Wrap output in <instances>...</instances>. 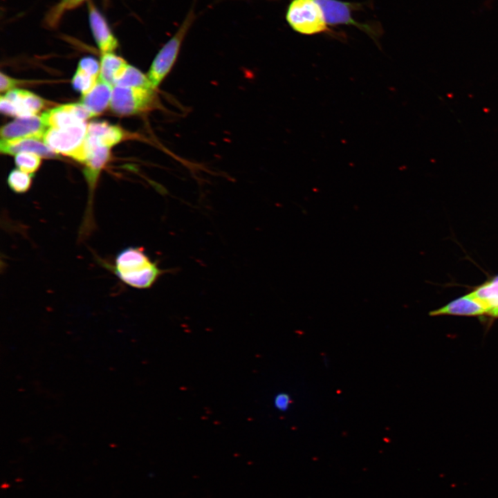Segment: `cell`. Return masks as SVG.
Masks as SVG:
<instances>
[{
  "label": "cell",
  "instance_id": "obj_26",
  "mask_svg": "<svg viewBox=\"0 0 498 498\" xmlns=\"http://www.w3.org/2000/svg\"><path fill=\"white\" fill-rule=\"evenodd\" d=\"M491 316L493 317H498V310L495 311L494 313H492Z\"/></svg>",
  "mask_w": 498,
  "mask_h": 498
},
{
  "label": "cell",
  "instance_id": "obj_17",
  "mask_svg": "<svg viewBox=\"0 0 498 498\" xmlns=\"http://www.w3.org/2000/svg\"><path fill=\"white\" fill-rule=\"evenodd\" d=\"M114 86L153 89L147 75L129 64L115 81Z\"/></svg>",
  "mask_w": 498,
  "mask_h": 498
},
{
  "label": "cell",
  "instance_id": "obj_3",
  "mask_svg": "<svg viewBox=\"0 0 498 498\" xmlns=\"http://www.w3.org/2000/svg\"><path fill=\"white\" fill-rule=\"evenodd\" d=\"M193 19V12H190L174 35L156 54L147 75L153 89H156L172 69Z\"/></svg>",
  "mask_w": 498,
  "mask_h": 498
},
{
  "label": "cell",
  "instance_id": "obj_25",
  "mask_svg": "<svg viewBox=\"0 0 498 498\" xmlns=\"http://www.w3.org/2000/svg\"><path fill=\"white\" fill-rule=\"evenodd\" d=\"M86 0H74L73 5H72V9L77 7L80 4H81L82 2H84Z\"/></svg>",
  "mask_w": 498,
  "mask_h": 498
},
{
  "label": "cell",
  "instance_id": "obj_7",
  "mask_svg": "<svg viewBox=\"0 0 498 498\" xmlns=\"http://www.w3.org/2000/svg\"><path fill=\"white\" fill-rule=\"evenodd\" d=\"M46 129L41 116L19 117L1 127V137L5 140L28 138L43 140Z\"/></svg>",
  "mask_w": 498,
  "mask_h": 498
},
{
  "label": "cell",
  "instance_id": "obj_5",
  "mask_svg": "<svg viewBox=\"0 0 498 498\" xmlns=\"http://www.w3.org/2000/svg\"><path fill=\"white\" fill-rule=\"evenodd\" d=\"M87 133L85 122L61 129H47L43 141L53 151L70 156L84 142Z\"/></svg>",
  "mask_w": 498,
  "mask_h": 498
},
{
  "label": "cell",
  "instance_id": "obj_4",
  "mask_svg": "<svg viewBox=\"0 0 498 498\" xmlns=\"http://www.w3.org/2000/svg\"><path fill=\"white\" fill-rule=\"evenodd\" d=\"M286 19L288 25L303 35H314L327 30L323 12L315 0H293Z\"/></svg>",
  "mask_w": 498,
  "mask_h": 498
},
{
  "label": "cell",
  "instance_id": "obj_2",
  "mask_svg": "<svg viewBox=\"0 0 498 498\" xmlns=\"http://www.w3.org/2000/svg\"><path fill=\"white\" fill-rule=\"evenodd\" d=\"M156 89L113 86L110 101L111 110L122 116L149 111L160 107Z\"/></svg>",
  "mask_w": 498,
  "mask_h": 498
},
{
  "label": "cell",
  "instance_id": "obj_9",
  "mask_svg": "<svg viewBox=\"0 0 498 498\" xmlns=\"http://www.w3.org/2000/svg\"><path fill=\"white\" fill-rule=\"evenodd\" d=\"M89 20L95 41L102 53H113L118 43L107 21L91 3L89 5Z\"/></svg>",
  "mask_w": 498,
  "mask_h": 498
},
{
  "label": "cell",
  "instance_id": "obj_13",
  "mask_svg": "<svg viewBox=\"0 0 498 498\" xmlns=\"http://www.w3.org/2000/svg\"><path fill=\"white\" fill-rule=\"evenodd\" d=\"M4 96L11 102L17 118L35 116L45 105L42 98L26 90L12 89Z\"/></svg>",
  "mask_w": 498,
  "mask_h": 498
},
{
  "label": "cell",
  "instance_id": "obj_10",
  "mask_svg": "<svg viewBox=\"0 0 498 498\" xmlns=\"http://www.w3.org/2000/svg\"><path fill=\"white\" fill-rule=\"evenodd\" d=\"M124 138L122 129L106 122H93L87 125L86 143L91 151L96 146L111 148Z\"/></svg>",
  "mask_w": 498,
  "mask_h": 498
},
{
  "label": "cell",
  "instance_id": "obj_11",
  "mask_svg": "<svg viewBox=\"0 0 498 498\" xmlns=\"http://www.w3.org/2000/svg\"><path fill=\"white\" fill-rule=\"evenodd\" d=\"M486 308L470 293L456 298L446 305L430 313L436 315L479 316L487 314Z\"/></svg>",
  "mask_w": 498,
  "mask_h": 498
},
{
  "label": "cell",
  "instance_id": "obj_16",
  "mask_svg": "<svg viewBox=\"0 0 498 498\" xmlns=\"http://www.w3.org/2000/svg\"><path fill=\"white\" fill-rule=\"evenodd\" d=\"M128 64L113 53H102L100 61V77L114 86L115 81Z\"/></svg>",
  "mask_w": 498,
  "mask_h": 498
},
{
  "label": "cell",
  "instance_id": "obj_22",
  "mask_svg": "<svg viewBox=\"0 0 498 498\" xmlns=\"http://www.w3.org/2000/svg\"><path fill=\"white\" fill-rule=\"evenodd\" d=\"M77 68L95 77L100 76V64L91 57H85L81 59L78 64Z\"/></svg>",
  "mask_w": 498,
  "mask_h": 498
},
{
  "label": "cell",
  "instance_id": "obj_18",
  "mask_svg": "<svg viewBox=\"0 0 498 498\" xmlns=\"http://www.w3.org/2000/svg\"><path fill=\"white\" fill-rule=\"evenodd\" d=\"M32 177L33 174L20 169H13L8 174V185L14 192L23 194L30 189L32 185Z\"/></svg>",
  "mask_w": 498,
  "mask_h": 498
},
{
  "label": "cell",
  "instance_id": "obj_20",
  "mask_svg": "<svg viewBox=\"0 0 498 498\" xmlns=\"http://www.w3.org/2000/svg\"><path fill=\"white\" fill-rule=\"evenodd\" d=\"M98 78L99 77L91 75L77 68L72 80V84L75 89L80 91L82 95H84L92 90Z\"/></svg>",
  "mask_w": 498,
  "mask_h": 498
},
{
  "label": "cell",
  "instance_id": "obj_14",
  "mask_svg": "<svg viewBox=\"0 0 498 498\" xmlns=\"http://www.w3.org/2000/svg\"><path fill=\"white\" fill-rule=\"evenodd\" d=\"M113 86L99 78L91 91L82 95L80 103L93 116L101 113L110 104Z\"/></svg>",
  "mask_w": 498,
  "mask_h": 498
},
{
  "label": "cell",
  "instance_id": "obj_8",
  "mask_svg": "<svg viewBox=\"0 0 498 498\" xmlns=\"http://www.w3.org/2000/svg\"><path fill=\"white\" fill-rule=\"evenodd\" d=\"M320 5L324 14L325 21L329 25H353L370 35H376L374 28L365 24L355 21L351 16L353 4L339 0H315Z\"/></svg>",
  "mask_w": 498,
  "mask_h": 498
},
{
  "label": "cell",
  "instance_id": "obj_19",
  "mask_svg": "<svg viewBox=\"0 0 498 498\" xmlns=\"http://www.w3.org/2000/svg\"><path fill=\"white\" fill-rule=\"evenodd\" d=\"M15 162L19 169L33 174L39 167L41 156L30 152H21L15 155Z\"/></svg>",
  "mask_w": 498,
  "mask_h": 498
},
{
  "label": "cell",
  "instance_id": "obj_21",
  "mask_svg": "<svg viewBox=\"0 0 498 498\" xmlns=\"http://www.w3.org/2000/svg\"><path fill=\"white\" fill-rule=\"evenodd\" d=\"M74 0H61L48 12L46 18V23L50 27H55L59 21L63 14L68 10L72 9Z\"/></svg>",
  "mask_w": 498,
  "mask_h": 498
},
{
  "label": "cell",
  "instance_id": "obj_12",
  "mask_svg": "<svg viewBox=\"0 0 498 498\" xmlns=\"http://www.w3.org/2000/svg\"><path fill=\"white\" fill-rule=\"evenodd\" d=\"M0 151L2 154L10 155H16L21 152H30L44 158H55L57 154L47 146L42 139L36 138L11 140H1Z\"/></svg>",
  "mask_w": 498,
  "mask_h": 498
},
{
  "label": "cell",
  "instance_id": "obj_15",
  "mask_svg": "<svg viewBox=\"0 0 498 498\" xmlns=\"http://www.w3.org/2000/svg\"><path fill=\"white\" fill-rule=\"evenodd\" d=\"M470 294L486 308L488 315L498 310V275L475 288Z\"/></svg>",
  "mask_w": 498,
  "mask_h": 498
},
{
  "label": "cell",
  "instance_id": "obj_6",
  "mask_svg": "<svg viewBox=\"0 0 498 498\" xmlns=\"http://www.w3.org/2000/svg\"><path fill=\"white\" fill-rule=\"evenodd\" d=\"M93 115L81 103L59 106L42 115L47 129H61L84 122Z\"/></svg>",
  "mask_w": 498,
  "mask_h": 498
},
{
  "label": "cell",
  "instance_id": "obj_1",
  "mask_svg": "<svg viewBox=\"0 0 498 498\" xmlns=\"http://www.w3.org/2000/svg\"><path fill=\"white\" fill-rule=\"evenodd\" d=\"M111 270L123 283L139 289L151 287L163 273L143 248L135 246L120 250Z\"/></svg>",
  "mask_w": 498,
  "mask_h": 498
},
{
  "label": "cell",
  "instance_id": "obj_24",
  "mask_svg": "<svg viewBox=\"0 0 498 498\" xmlns=\"http://www.w3.org/2000/svg\"><path fill=\"white\" fill-rule=\"evenodd\" d=\"M0 79V90L1 92L9 91L12 90L14 88L15 85L17 84L16 80L3 74L2 72L1 73Z\"/></svg>",
  "mask_w": 498,
  "mask_h": 498
},
{
  "label": "cell",
  "instance_id": "obj_23",
  "mask_svg": "<svg viewBox=\"0 0 498 498\" xmlns=\"http://www.w3.org/2000/svg\"><path fill=\"white\" fill-rule=\"evenodd\" d=\"M273 403L277 409L281 412H285L290 407L291 398L288 394L280 392L275 396Z\"/></svg>",
  "mask_w": 498,
  "mask_h": 498
}]
</instances>
